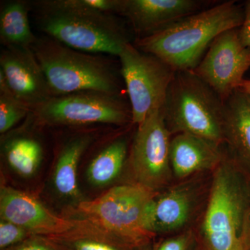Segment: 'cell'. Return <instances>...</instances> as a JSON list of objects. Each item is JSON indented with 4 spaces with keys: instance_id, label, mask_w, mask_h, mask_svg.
<instances>
[{
    "instance_id": "1",
    "label": "cell",
    "mask_w": 250,
    "mask_h": 250,
    "mask_svg": "<svg viewBox=\"0 0 250 250\" xmlns=\"http://www.w3.org/2000/svg\"><path fill=\"white\" fill-rule=\"evenodd\" d=\"M244 9L236 1H227L188 16L134 45L152 54L175 72L192 71L217 36L241 27Z\"/></svg>"
},
{
    "instance_id": "2",
    "label": "cell",
    "mask_w": 250,
    "mask_h": 250,
    "mask_svg": "<svg viewBox=\"0 0 250 250\" xmlns=\"http://www.w3.org/2000/svg\"><path fill=\"white\" fill-rule=\"evenodd\" d=\"M36 10L41 31L77 50L118 57L131 42L114 14L92 9L84 0H44L36 3Z\"/></svg>"
},
{
    "instance_id": "3",
    "label": "cell",
    "mask_w": 250,
    "mask_h": 250,
    "mask_svg": "<svg viewBox=\"0 0 250 250\" xmlns=\"http://www.w3.org/2000/svg\"><path fill=\"white\" fill-rule=\"evenodd\" d=\"M159 191L138 183L116 186L67 210V218L87 220L131 249L141 250L155 234L147 228L149 207Z\"/></svg>"
},
{
    "instance_id": "4",
    "label": "cell",
    "mask_w": 250,
    "mask_h": 250,
    "mask_svg": "<svg viewBox=\"0 0 250 250\" xmlns=\"http://www.w3.org/2000/svg\"><path fill=\"white\" fill-rule=\"evenodd\" d=\"M52 96L95 91L120 96L119 80L108 61L52 38H37L31 47Z\"/></svg>"
},
{
    "instance_id": "5",
    "label": "cell",
    "mask_w": 250,
    "mask_h": 250,
    "mask_svg": "<svg viewBox=\"0 0 250 250\" xmlns=\"http://www.w3.org/2000/svg\"><path fill=\"white\" fill-rule=\"evenodd\" d=\"M162 111L171 134L189 133L225 143V103L193 71L175 72Z\"/></svg>"
},
{
    "instance_id": "6",
    "label": "cell",
    "mask_w": 250,
    "mask_h": 250,
    "mask_svg": "<svg viewBox=\"0 0 250 250\" xmlns=\"http://www.w3.org/2000/svg\"><path fill=\"white\" fill-rule=\"evenodd\" d=\"M236 159L224 156L213 172L202 225L207 250H231L241 236L248 190Z\"/></svg>"
},
{
    "instance_id": "7",
    "label": "cell",
    "mask_w": 250,
    "mask_h": 250,
    "mask_svg": "<svg viewBox=\"0 0 250 250\" xmlns=\"http://www.w3.org/2000/svg\"><path fill=\"white\" fill-rule=\"evenodd\" d=\"M118 57L132 123L139 126L153 112L162 109L176 72L160 59L140 50L131 42L125 45Z\"/></svg>"
},
{
    "instance_id": "8",
    "label": "cell",
    "mask_w": 250,
    "mask_h": 250,
    "mask_svg": "<svg viewBox=\"0 0 250 250\" xmlns=\"http://www.w3.org/2000/svg\"><path fill=\"white\" fill-rule=\"evenodd\" d=\"M120 98L100 92H80L52 97L31 113L36 123L47 126L124 125L132 122V117L131 108Z\"/></svg>"
},
{
    "instance_id": "9",
    "label": "cell",
    "mask_w": 250,
    "mask_h": 250,
    "mask_svg": "<svg viewBox=\"0 0 250 250\" xmlns=\"http://www.w3.org/2000/svg\"><path fill=\"white\" fill-rule=\"evenodd\" d=\"M130 153L136 183L155 191L167 187L172 177L170 164L171 134L162 109L153 112L139 125Z\"/></svg>"
},
{
    "instance_id": "10",
    "label": "cell",
    "mask_w": 250,
    "mask_h": 250,
    "mask_svg": "<svg viewBox=\"0 0 250 250\" xmlns=\"http://www.w3.org/2000/svg\"><path fill=\"white\" fill-rule=\"evenodd\" d=\"M250 68V48L243 45L238 28L222 33L211 42L192 71L225 103Z\"/></svg>"
},
{
    "instance_id": "11",
    "label": "cell",
    "mask_w": 250,
    "mask_h": 250,
    "mask_svg": "<svg viewBox=\"0 0 250 250\" xmlns=\"http://www.w3.org/2000/svg\"><path fill=\"white\" fill-rule=\"evenodd\" d=\"M0 74L14 96L31 111L53 97L31 49L3 47Z\"/></svg>"
},
{
    "instance_id": "12",
    "label": "cell",
    "mask_w": 250,
    "mask_h": 250,
    "mask_svg": "<svg viewBox=\"0 0 250 250\" xmlns=\"http://www.w3.org/2000/svg\"><path fill=\"white\" fill-rule=\"evenodd\" d=\"M0 217L34 236L60 234L71 230L77 223L76 219L54 214L27 192L4 185L0 190Z\"/></svg>"
},
{
    "instance_id": "13",
    "label": "cell",
    "mask_w": 250,
    "mask_h": 250,
    "mask_svg": "<svg viewBox=\"0 0 250 250\" xmlns=\"http://www.w3.org/2000/svg\"><path fill=\"white\" fill-rule=\"evenodd\" d=\"M202 4L197 0H120L118 14L129 21L141 39L198 12Z\"/></svg>"
},
{
    "instance_id": "14",
    "label": "cell",
    "mask_w": 250,
    "mask_h": 250,
    "mask_svg": "<svg viewBox=\"0 0 250 250\" xmlns=\"http://www.w3.org/2000/svg\"><path fill=\"white\" fill-rule=\"evenodd\" d=\"M200 195L198 187L192 182L177 184L158 194L148 210L149 231L156 234L185 228L196 211Z\"/></svg>"
},
{
    "instance_id": "15",
    "label": "cell",
    "mask_w": 250,
    "mask_h": 250,
    "mask_svg": "<svg viewBox=\"0 0 250 250\" xmlns=\"http://www.w3.org/2000/svg\"><path fill=\"white\" fill-rule=\"evenodd\" d=\"M220 146L189 133L176 134L170 141L172 174L184 179L203 171L214 170L225 156Z\"/></svg>"
},
{
    "instance_id": "16",
    "label": "cell",
    "mask_w": 250,
    "mask_h": 250,
    "mask_svg": "<svg viewBox=\"0 0 250 250\" xmlns=\"http://www.w3.org/2000/svg\"><path fill=\"white\" fill-rule=\"evenodd\" d=\"M225 142L237 157L250 164V109L246 95L236 90L225 103Z\"/></svg>"
},
{
    "instance_id": "17",
    "label": "cell",
    "mask_w": 250,
    "mask_h": 250,
    "mask_svg": "<svg viewBox=\"0 0 250 250\" xmlns=\"http://www.w3.org/2000/svg\"><path fill=\"white\" fill-rule=\"evenodd\" d=\"M75 219L71 230L44 238L57 250H134L87 220Z\"/></svg>"
},
{
    "instance_id": "18",
    "label": "cell",
    "mask_w": 250,
    "mask_h": 250,
    "mask_svg": "<svg viewBox=\"0 0 250 250\" xmlns=\"http://www.w3.org/2000/svg\"><path fill=\"white\" fill-rule=\"evenodd\" d=\"M92 141L90 135H79L67 141L59 152L54 166L53 184L62 196L72 200L80 198L77 180L79 164Z\"/></svg>"
},
{
    "instance_id": "19",
    "label": "cell",
    "mask_w": 250,
    "mask_h": 250,
    "mask_svg": "<svg viewBox=\"0 0 250 250\" xmlns=\"http://www.w3.org/2000/svg\"><path fill=\"white\" fill-rule=\"evenodd\" d=\"M29 6L21 0L9 1L0 12V39L5 47L31 49L37 37L31 29Z\"/></svg>"
},
{
    "instance_id": "20",
    "label": "cell",
    "mask_w": 250,
    "mask_h": 250,
    "mask_svg": "<svg viewBox=\"0 0 250 250\" xmlns=\"http://www.w3.org/2000/svg\"><path fill=\"white\" fill-rule=\"evenodd\" d=\"M2 150L8 165L24 177L36 173L43 156L40 142L28 135H16L8 139L3 144Z\"/></svg>"
},
{
    "instance_id": "21",
    "label": "cell",
    "mask_w": 250,
    "mask_h": 250,
    "mask_svg": "<svg viewBox=\"0 0 250 250\" xmlns=\"http://www.w3.org/2000/svg\"><path fill=\"white\" fill-rule=\"evenodd\" d=\"M127 151V142L125 139H116L108 144L88 166V182L95 187H104L112 183L123 170Z\"/></svg>"
},
{
    "instance_id": "22",
    "label": "cell",
    "mask_w": 250,
    "mask_h": 250,
    "mask_svg": "<svg viewBox=\"0 0 250 250\" xmlns=\"http://www.w3.org/2000/svg\"><path fill=\"white\" fill-rule=\"evenodd\" d=\"M30 112L27 105L14 96L0 74V133L8 132Z\"/></svg>"
},
{
    "instance_id": "23",
    "label": "cell",
    "mask_w": 250,
    "mask_h": 250,
    "mask_svg": "<svg viewBox=\"0 0 250 250\" xmlns=\"http://www.w3.org/2000/svg\"><path fill=\"white\" fill-rule=\"evenodd\" d=\"M34 236L25 229L1 219L0 220V248L4 250L16 246Z\"/></svg>"
},
{
    "instance_id": "24",
    "label": "cell",
    "mask_w": 250,
    "mask_h": 250,
    "mask_svg": "<svg viewBox=\"0 0 250 250\" xmlns=\"http://www.w3.org/2000/svg\"><path fill=\"white\" fill-rule=\"evenodd\" d=\"M194 238L191 231H186L163 241L155 250H189L193 243Z\"/></svg>"
},
{
    "instance_id": "25",
    "label": "cell",
    "mask_w": 250,
    "mask_h": 250,
    "mask_svg": "<svg viewBox=\"0 0 250 250\" xmlns=\"http://www.w3.org/2000/svg\"><path fill=\"white\" fill-rule=\"evenodd\" d=\"M4 250H57L43 236H32Z\"/></svg>"
},
{
    "instance_id": "26",
    "label": "cell",
    "mask_w": 250,
    "mask_h": 250,
    "mask_svg": "<svg viewBox=\"0 0 250 250\" xmlns=\"http://www.w3.org/2000/svg\"><path fill=\"white\" fill-rule=\"evenodd\" d=\"M238 32L243 45L250 48V0L245 5L244 19L241 27L238 28Z\"/></svg>"
},
{
    "instance_id": "27",
    "label": "cell",
    "mask_w": 250,
    "mask_h": 250,
    "mask_svg": "<svg viewBox=\"0 0 250 250\" xmlns=\"http://www.w3.org/2000/svg\"><path fill=\"white\" fill-rule=\"evenodd\" d=\"M240 236L243 238L246 246L248 247V250H249L250 248V206L248 207L246 214H245Z\"/></svg>"
},
{
    "instance_id": "28",
    "label": "cell",
    "mask_w": 250,
    "mask_h": 250,
    "mask_svg": "<svg viewBox=\"0 0 250 250\" xmlns=\"http://www.w3.org/2000/svg\"><path fill=\"white\" fill-rule=\"evenodd\" d=\"M237 90L250 97V80H243Z\"/></svg>"
},
{
    "instance_id": "29",
    "label": "cell",
    "mask_w": 250,
    "mask_h": 250,
    "mask_svg": "<svg viewBox=\"0 0 250 250\" xmlns=\"http://www.w3.org/2000/svg\"><path fill=\"white\" fill-rule=\"evenodd\" d=\"M231 250H248V247L241 236L236 240Z\"/></svg>"
},
{
    "instance_id": "30",
    "label": "cell",
    "mask_w": 250,
    "mask_h": 250,
    "mask_svg": "<svg viewBox=\"0 0 250 250\" xmlns=\"http://www.w3.org/2000/svg\"><path fill=\"white\" fill-rule=\"evenodd\" d=\"M244 95H245V94H244ZM246 95L247 103H248V106H249V108L250 109V97L248 96V95Z\"/></svg>"
},
{
    "instance_id": "31",
    "label": "cell",
    "mask_w": 250,
    "mask_h": 250,
    "mask_svg": "<svg viewBox=\"0 0 250 250\" xmlns=\"http://www.w3.org/2000/svg\"><path fill=\"white\" fill-rule=\"evenodd\" d=\"M197 250H207V249H206L205 248H202V249H197Z\"/></svg>"
}]
</instances>
